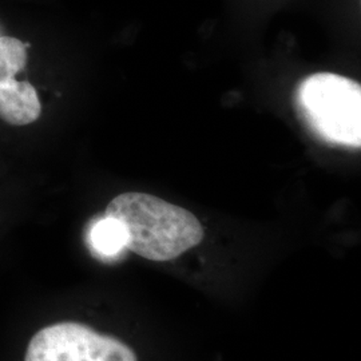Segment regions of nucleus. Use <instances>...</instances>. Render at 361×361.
<instances>
[{
    "mask_svg": "<svg viewBox=\"0 0 361 361\" xmlns=\"http://www.w3.org/2000/svg\"><path fill=\"white\" fill-rule=\"evenodd\" d=\"M104 216L123 225L126 249L157 262L180 257L205 235L192 212L150 194H119L107 205Z\"/></svg>",
    "mask_w": 361,
    "mask_h": 361,
    "instance_id": "obj_1",
    "label": "nucleus"
},
{
    "mask_svg": "<svg viewBox=\"0 0 361 361\" xmlns=\"http://www.w3.org/2000/svg\"><path fill=\"white\" fill-rule=\"evenodd\" d=\"M295 99L298 114L316 137L332 146L360 149V83L317 73L298 83Z\"/></svg>",
    "mask_w": 361,
    "mask_h": 361,
    "instance_id": "obj_2",
    "label": "nucleus"
},
{
    "mask_svg": "<svg viewBox=\"0 0 361 361\" xmlns=\"http://www.w3.org/2000/svg\"><path fill=\"white\" fill-rule=\"evenodd\" d=\"M25 361H138L134 350L89 325L63 322L40 329L27 347Z\"/></svg>",
    "mask_w": 361,
    "mask_h": 361,
    "instance_id": "obj_3",
    "label": "nucleus"
},
{
    "mask_svg": "<svg viewBox=\"0 0 361 361\" xmlns=\"http://www.w3.org/2000/svg\"><path fill=\"white\" fill-rule=\"evenodd\" d=\"M28 47L13 37H0V119L13 126L30 125L42 113L35 87L15 78L26 67Z\"/></svg>",
    "mask_w": 361,
    "mask_h": 361,
    "instance_id": "obj_4",
    "label": "nucleus"
},
{
    "mask_svg": "<svg viewBox=\"0 0 361 361\" xmlns=\"http://www.w3.org/2000/svg\"><path fill=\"white\" fill-rule=\"evenodd\" d=\"M90 244L102 257L113 258L126 249L128 237L123 225L116 219L104 216L91 226Z\"/></svg>",
    "mask_w": 361,
    "mask_h": 361,
    "instance_id": "obj_5",
    "label": "nucleus"
}]
</instances>
